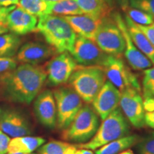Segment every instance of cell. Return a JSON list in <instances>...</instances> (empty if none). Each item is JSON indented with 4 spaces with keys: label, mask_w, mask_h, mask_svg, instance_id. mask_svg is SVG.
<instances>
[{
    "label": "cell",
    "mask_w": 154,
    "mask_h": 154,
    "mask_svg": "<svg viewBox=\"0 0 154 154\" xmlns=\"http://www.w3.org/2000/svg\"><path fill=\"white\" fill-rule=\"evenodd\" d=\"M17 62L15 58L0 57V81L10 73L17 66Z\"/></svg>",
    "instance_id": "obj_32"
},
{
    "label": "cell",
    "mask_w": 154,
    "mask_h": 154,
    "mask_svg": "<svg viewBox=\"0 0 154 154\" xmlns=\"http://www.w3.org/2000/svg\"><path fill=\"white\" fill-rule=\"evenodd\" d=\"M35 31L44 36L57 54L72 51L76 34L63 17L45 14L38 17Z\"/></svg>",
    "instance_id": "obj_2"
},
{
    "label": "cell",
    "mask_w": 154,
    "mask_h": 154,
    "mask_svg": "<svg viewBox=\"0 0 154 154\" xmlns=\"http://www.w3.org/2000/svg\"><path fill=\"white\" fill-rule=\"evenodd\" d=\"M145 125L154 129V98L143 99Z\"/></svg>",
    "instance_id": "obj_29"
},
{
    "label": "cell",
    "mask_w": 154,
    "mask_h": 154,
    "mask_svg": "<svg viewBox=\"0 0 154 154\" xmlns=\"http://www.w3.org/2000/svg\"><path fill=\"white\" fill-rule=\"evenodd\" d=\"M37 23V17L30 14L19 7H15L7 15L9 31L19 36L34 32Z\"/></svg>",
    "instance_id": "obj_17"
},
{
    "label": "cell",
    "mask_w": 154,
    "mask_h": 154,
    "mask_svg": "<svg viewBox=\"0 0 154 154\" xmlns=\"http://www.w3.org/2000/svg\"><path fill=\"white\" fill-rule=\"evenodd\" d=\"M48 14L64 17L80 15L83 13L74 0H61L49 2Z\"/></svg>",
    "instance_id": "obj_24"
},
{
    "label": "cell",
    "mask_w": 154,
    "mask_h": 154,
    "mask_svg": "<svg viewBox=\"0 0 154 154\" xmlns=\"http://www.w3.org/2000/svg\"><path fill=\"white\" fill-rule=\"evenodd\" d=\"M141 90L143 99L154 98V66L143 71Z\"/></svg>",
    "instance_id": "obj_28"
},
{
    "label": "cell",
    "mask_w": 154,
    "mask_h": 154,
    "mask_svg": "<svg viewBox=\"0 0 154 154\" xmlns=\"http://www.w3.org/2000/svg\"><path fill=\"white\" fill-rule=\"evenodd\" d=\"M137 148L139 154H154V132L140 138Z\"/></svg>",
    "instance_id": "obj_30"
},
{
    "label": "cell",
    "mask_w": 154,
    "mask_h": 154,
    "mask_svg": "<svg viewBox=\"0 0 154 154\" xmlns=\"http://www.w3.org/2000/svg\"><path fill=\"white\" fill-rule=\"evenodd\" d=\"M106 76L113 86L120 92L128 88H134L141 92L137 76L132 72L121 57L109 55L103 66Z\"/></svg>",
    "instance_id": "obj_8"
},
{
    "label": "cell",
    "mask_w": 154,
    "mask_h": 154,
    "mask_svg": "<svg viewBox=\"0 0 154 154\" xmlns=\"http://www.w3.org/2000/svg\"><path fill=\"white\" fill-rule=\"evenodd\" d=\"M72 154H94L91 150L84 149H76L72 152Z\"/></svg>",
    "instance_id": "obj_39"
},
{
    "label": "cell",
    "mask_w": 154,
    "mask_h": 154,
    "mask_svg": "<svg viewBox=\"0 0 154 154\" xmlns=\"http://www.w3.org/2000/svg\"><path fill=\"white\" fill-rule=\"evenodd\" d=\"M34 111L36 118L44 126L54 128L57 126V107L53 92L45 90L35 98Z\"/></svg>",
    "instance_id": "obj_16"
},
{
    "label": "cell",
    "mask_w": 154,
    "mask_h": 154,
    "mask_svg": "<svg viewBox=\"0 0 154 154\" xmlns=\"http://www.w3.org/2000/svg\"><path fill=\"white\" fill-rule=\"evenodd\" d=\"M56 51L49 44L40 42H28L19 47L15 59L17 62L38 65L55 55Z\"/></svg>",
    "instance_id": "obj_15"
},
{
    "label": "cell",
    "mask_w": 154,
    "mask_h": 154,
    "mask_svg": "<svg viewBox=\"0 0 154 154\" xmlns=\"http://www.w3.org/2000/svg\"><path fill=\"white\" fill-rule=\"evenodd\" d=\"M83 14L101 19L109 16L111 12L100 0H74Z\"/></svg>",
    "instance_id": "obj_22"
},
{
    "label": "cell",
    "mask_w": 154,
    "mask_h": 154,
    "mask_svg": "<svg viewBox=\"0 0 154 154\" xmlns=\"http://www.w3.org/2000/svg\"><path fill=\"white\" fill-rule=\"evenodd\" d=\"M82 66H103L109 57L91 38L76 35L74 48L70 53Z\"/></svg>",
    "instance_id": "obj_9"
},
{
    "label": "cell",
    "mask_w": 154,
    "mask_h": 154,
    "mask_svg": "<svg viewBox=\"0 0 154 154\" xmlns=\"http://www.w3.org/2000/svg\"><path fill=\"white\" fill-rule=\"evenodd\" d=\"M100 126V118L89 105H83L66 129L63 130L62 138L74 144L89 141Z\"/></svg>",
    "instance_id": "obj_5"
},
{
    "label": "cell",
    "mask_w": 154,
    "mask_h": 154,
    "mask_svg": "<svg viewBox=\"0 0 154 154\" xmlns=\"http://www.w3.org/2000/svg\"><path fill=\"white\" fill-rule=\"evenodd\" d=\"M53 94L57 107V125L64 130L83 106V100L70 86L56 88Z\"/></svg>",
    "instance_id": "obj_7"
},
{
    "label": "cell",
    "mask_w": 154,
    "mask_h": 154,
    "mask_svg": "<svg viewBox=\"0 0 154 154\" xmlns=\"http://www.w3.org/2000/svg\"><path fill=\"white\" fill-rule=\"evenodd\" d=\"M16 6L8 7H0V34L8 33L9 32L7 26V15Z\"/></svg>",
    "instance_id": "obj_33"
},
{
    "label": "cell",
    "mask_w": 154,
    "mask_h": 154,
    "mask_svg": "<svg viewBox=\"0 0 154 154\" xmlns=\"http://www.w3.org/2000/svg\"><path fill=\"white\" fill-rule=\"evenodd\" d=\"M130 126L119 108L115 109L103 120L94 136L84 143L74 144L77 149L95 150L113 140L129 135Z\"/></svg>",
    "instance_id": "obj_3"
},
{
    "label": "cell",
    "mask_w": 154,
    "mask_h": 154,
    "mask_svg": "<svg viewBox=\"0 0 154 154\" xmlns=\"http://www.w3.org/2000/svg\"><path fill=\"white\" fill-rule=\"evenodd\" d=\"M119 106L127 121L134 128H141L145 126L141 92L134 88H128L121 91Z\"/></svg>",
    "instance_id": "obj_11"
},
{
    "label": "cell",
    "mask_w": 154,
    "mask_h": 154,
    "mask_svg": "<svg viewBox=\"0 0 154 154\" xmlns=\"http://www.w3.org/2000/svg\"><path fill=\"white\" fill-rule=\"evenodd\" d=\"M44 1L49 2H59V1H61V0H44Z\"/></svg>",
    "instance_id": "obj_42"
},
{
    "label": "cell",
    "mask_w": 154,
    "mask_h": 154,
    "mask_svg": "<svg viewBox=\"0 0 154 154\" xmlns=\"http://www.w3.org/2000/svg\"><path fill=\"white\" fill-rule=\"evenodd\" d=\"M117 7H119L121 10L124 11L129 7V2L128 0H116Z\"/></svg>",
    "instance_id": "obj_38"
},
{
    "label": "cell",
    "mask_w": 154,
    "mask_h": 154,
    "mask_svg": "<svg viewBox=\"0 0 154 154\" xmlns=\"http://www.w3.org/2000/svg\"><path fill=\"white\" fill-rule=\"evenodd\" d=\"M21 45L20 36L13 33L0 34V57L14 58Z\"/></svg>",
    "instance_id": "obj_23"
},
{
    "label": "cell",
    "mask_w": 154,
    "mask_h": 154,
    "mask_svg": "<svg viewBox=\"0 0 154 154\" xmlns=\"http://www.w3.org/2000/svg\"><path fill=\"white\" fill-rule=\"evenodd\" d=\"M91 39L108 54L121 57L124 53V36L111 14L101 19Z\"/></svg>",
    "instance_id": "obj_6"
},
{
    "label": "cell",
    "mask_w": 154,
    "mask_h": 154,
    "mask_svg": "<svg viewBox=\"0 0 154 154\" xmlns=\"http://www.w3.org/2000/svg\"><path fill=\"white\" fill-rule=\"evenodd\" d=\"M124 12L125 15L129 17L133 22L137 24L147 26L154 23V19L151 15L138 9L133 8L130 6Z\"/></svg>",
    "instance_id": "obj_27"
},
{
    "label": "cell",
    "mask_w": 154,
    "mask_h": 154,
    "mask_svg": "<svg viewBox=\"0 0 154 154\" xmlns=\"http://www.w3.org/2000/svg\"><path fill=\"white\" fill-rule=\"evenodd\" d=\"M128 33L133 42L137 49L151 61L154 66V47L143 32L138 28L137 25L126 15L124 16Z\"/></svg>",
    "instance_id": "obj_19"
},
{
    "label": "cell",
    "mask_w": 154,
    "mask_h": 154,
    "mask_svg": "<svg viewBox=\"0 0 154 154\" xmlns=\"http://www.w3.org/2000/svg\"><path fill=\"white\" fill-rule=\"evenodd\" d=\"M106 82L102 66H77L69 79V84L82 98L90 103Z\"/></svg>",
    "instance_id": "obj_4"
},
{
    "label": "cell",
    "mask_w": 154,
    "mask_h": 154,
    "mask_svg": "<svg viewBox=\"0 0 154 154\" xmlns=\"http://www.w3.org/2000/svg\"><path fill=\"white\" fill-rule=\"evenodd\" d=\"M45 142L46 140L39 136H24L13 138L9 143L8 153H34Z\"/></svg>",
    "instance_id": "obj_20"
},
{
    "label": "cell",
    "mask_w": 154,
    "mask_h": 154,
    "mask_svg": "<svg viewBox=\"0 0 154 154\" xmlns=\"http://www.w3.org/2000/svg\"><path fill=\"white\" fill-rule=\"evenodd\" d=\"M136 25H137L138 28L144 34V35L147 37L154 47V23L152 24L147 25V26H143V25H139L137 24H136Z\"/></svg>",
    "instance_id": "obj_34"
},
{
    "label": "cell",
    "mask_w": 154,
    "mask_h": 154,
    "mask_svg": "<svg viewBox=\"0 0 154 154\" xmlns=\"http://www.w3.org/2000/svg\"><path fill=\"white\" fill-rule=\"evenodd\" d=\"M46 81L47 73L43 66L22 63L0 81V95L8 101L30 104Z\"/></svg>",
    "instance_id": "obj_1"
},
{
    "label": "cell",
    "mask_w": 154,
    "mask_h": 154,
    "mask_svg": "<svg viewBox=\"0 0 154 154\" xmlns=\"http://www.w3.org/2000/svg\"><path fill=\"white\" fill-rule=\"evenodd\" d=\"M102 3L106 7L109 9V10L111 12L115 11V9L117 8V5L116 0H100Z\"/></svg>",
    "instance_id": "obj_36"
},
{
    "label": "cell",
    "mask_w": 154,
    "mask_h": 154,
    "mask_svg": "<svg viewBox=\"0 0 154 154\" xmlns=\"http://www.w3.org/2000/svg\"><path fill=\"white\" fill-rule=\"evenodd\" d=\"M76 149L74 144L60 140H51L40 147L38 154H72Z\"/></svg>",
    "instance_id": "obj_25"
},
{
    "label": "cell",
    "mask_w": 154,
    "mask_h": 154,
    "mask_svg": "<svg viewBox=\"0 0 154 154\" xmlns=\"http://www.w3.org/2000/svg\"><path fill=\"white\" fill-rule=\"evenodd\" d=\"M111 16L124 36L125 40L124 54L131 68L136 71H144L152 67L153 64L151 61L135 46L128 33L124 19H123L120 13L114 11L111 12Z\"/></svg>",
    "instance_id": "obj_12"
},
{
    "label": "cell",
    "mask_w": 154,
    "mask_h": 154,
    "mask_svg": "<svg viewBox=\"0 0 154 154\" xmlns=\"http://www.w3.org/2000/svg\"><path fill=\"white\" fill-rule=\"evenodd\" d=\"M63 17L69 23L75 33L91 39L101 24L102 19L94 18L86 14L64 16Z\"/></svg>",
    "instance_id": "obj_18"
},
{
    "label": "cell",
    "mask_w": 154,
    "mask_h": 154,
    "mask_svg": "<svg viewBox=\"0 0 154 154\" xmlns=\"http://www.w3.org/2000/svg\"><path fill=\"white\" fill-rule=\"evenodd\" d=\"M140 139L137 134L127 135L95 150V154H119L137 144Z\"/></svg>",
    "instance_id": "obj_21"
},
{
    "label": "cell",
    "mask_w": 154,
    "mask_h": 154,
    "mask_svg": "<svg viewBox=\"0 0 154 154\" xmlns=\"http://www.w3.org/2000/svg\"><path fill=\"white\" fill-rule=\"evenodd\" d=\"M10 140V137L0 130V154L8 153V146Z\"/></svg>",
    "instance_id": "obj_35"
},
{
    "label": "cell",
    "mask_w": 154,
    "mask_h": 154,
    "mask_svg": "<svg viewBox=\"0 0 154 154\" xmlns=\"http://www.w3.org/2000/svg\"><path fill=\"white\" fill-rule=\"evenodd\" d=\"M18 7L36 17L48 14L49 2L44 0H19Z\"/></svg>",
    "instance_id": "obj_26"
},
{
    "label": "cell",
    "mask_w": 154,
    "mask_h": 154,
    "mask_svg": "<svg viewBox=\"0 0 154 154\" xmlns=\"http://www.w3.org/2000/svg\"><path fill=\"white\" fill-rule=\"evenodd\" d=\"M7 154H38L35 153H7Z\"/></svg>",
    "instance_id": "obj_41"
},
{
    "label": "cell",
    "mask_w": 154,
    "mask_h": 154,
    "mask_svg": "<svg viewBox=\"0 0 154 154\" xmlns=\"http://www.w3.org/2000/svg\"><path fill=\"white\" fill-rule=\"evenodd\" d=\"M0 130L12 138L29 136L32 133L31 125L24 115L7 106H0Z\"/></svg>",
    "instance_id": "obj_13"
},
{
    "label": "cell",
    "mask_w": 154,
    "mask_h": 154,
    "mask_svg": "<svg viewBox=\"0 0 154 154\" xmlns=\"http://www.w3.org/2000/svg\"><path fill=\"white\" fill-rule=\"evenodd\" d=\"M77 66L76 61L68 51L58 54L48 61L44 68L48 82L53 86L66 84Z\"/></svg>",
    "instance_id": "obj_10"
},
{
    "label": "cell",
    "mask_w": 154,
    "mask_h": 154,
    "mask_svg": "<svg viewBox=\"0 0 154 154\" xmlns=\"http://www.w3.org/2000/svg\"><path fill=\"white\" fill-rule=\"evenodd\" d=\"M121 92L109 81H106L91 102L94 110L103 120L119 107Z\"/></svg>",
    "instance_id": "obj_14"
},
{
    "label": "cell",
    "mask_w": 154,
    "mask_h": 154,
    "mask_svg": "<svg viewBox=\"0 0 154 154\" xmlns=\"http://www.w3.org/2000/svg\"><path fill=\"white\" fill-rule=\"evenodd\" d=\"M129 6L151 15L154 19V0H128Z\"/></svg>",
    "instance_id": "obj_31"
},
{
    "label": "cell",
    "mask_w": 154,
    "mask_h": 154,
    "mask_svg": "<svg viewBox=\"0 0 154 154\" xmlns=\"http://www.w3.org/2000/svg\"><path fill=\"white\" fill-rule=\"evenodd\" d=\"M19 0H0V7H8L19 4Z\"/></svg>",
    "instance_id": "obj_37"
},
{
    "label": "cell",
    "mask_w": 154,
    "mask_h": 154,
    "mask_svg": "<svg viewBox=\"0 0 154 154\" xmlns=\"http://www.w3.org/2000/svg\"><path fill=\"white\" fill-rule=\"evenodd\" d=\"M119 154H134V152H133L131 149H127L126 151H124L123 152H121Z\"/></svg>",
    "instance_id": "obj_40"
}]
</instances>
